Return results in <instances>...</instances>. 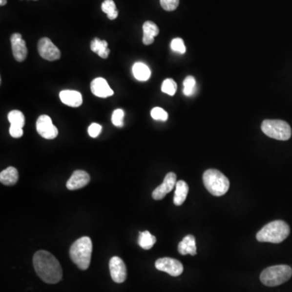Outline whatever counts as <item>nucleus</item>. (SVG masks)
<instances>
[{
  "label": "nucleus",
  "instance_id": "obj_1",
  "mask_svg": "<svg viewBox=\"0 0 292 292\" xmlns=\"http://www.w3.org/2000/svg\"><path fill=\"white\" fill-rule=\"evenodd\" d=\"M34 266L37 274L45 283L55 284L62 279V267L49 251H37L34 256Z\"/></svg>",
  "mask_w": 292,
  "mask_h": 292
},
{
  "label": "nucleus",
  "instance_id": "obj_2",
  "mask_svg": "<svg viewBox=\"0 0 292 292\" xmlns=\"http://www.w3.org/2000/svg\"><path fill=\"white\" fill-rule=\"evenodd\" d=\"M290 227L284 221L276 220L266 224L256 234L259 242L279 244L288 237Z\"/></svg>",
  "mask_w": 292,
  "mask_h": 292
},
{
  "label": "nucleus",
  "instance_id": "obj_3",
  "mask_svg": "<svg viewBox=\"0 0 292 292\" xmlns=\"http://www.w3.org/2000/svg\"><path fill=\"white\" fill-rule=\"evenodd\" d=\"M93 244L88 236L80 238L70 248V257L78 268L85 271L89 268L91 261Z\"/></svg>",
  "mask_w": 292,
  "mask_h": 292
},
{
  "label": "nucleus",
  "instance_id": "obj_4",
  "mask_svg": "<svg viewBox=\"0 0 292 292\" xmlns=\"http://www.w3.org/2000/svg\"><path fill=\"white\" fill-rule=\"evenodd\" d=\"M203 183L209 192L215 196L225 195L230 188L228 178L215 169H209L205 171Z\"/></svg>",
  "mask_w": 292,
  "mask_h": 292
},
{
  "label": "nucleus",
  "instance_id": "obj_5",
  "mask_svg": "<svg viewBox=\"0 0 292 292\" xmlns=\"http://www.w3.org/2000/svg\"><path fill=\"white\" fill-rule=\"evenodd\" d=\"M292 276V269L289 266L279 265L271 266L262 271L260 276L261 283L267 287H276L288 282Z\"/></svg>",
  "mask_w": 292,
  "mask_h": 292
},
{
  "label": "nucleus",
  "instance_id": "obj_6",
  "mask_svg": "<svg viewBox=\"0 0 292 292\" xmlns=\"http://www.w3.org/2000/svg\"><path fill=\"white\" fill-rule=\"evenodd\" d=\"M261 130L267 137L278 141H288L292 137L290 125L283 120H264L261 125Z\"/></svg>",
  "mask_w": 292,
  "mask_h": 292
},
{
  "label": "nucleus",
  "instance_id": "obj_7",
  "mask_svg": "<svg viewBox=\"0 0 292 292\" xmlns=\"http://www.w3.org/2000/svg\"><path fill=\"white\" fill-rule=\"evenodd\" d=\"M36 128L39 134L45 139H55L59 134L57 127L53 125L52 120L48 115H42L39 116L37 120Z\"/></svg>",
  "mask_w": 292,
  "mask_h": 292
},
{
  "label": "nucleus",
  "instance_id": "obj_8",
  "mask_svg": "<svg viewBox=\"0 0 292 292\" xmlns=\"http://www.w3.org/2000/svg\"><path fill=\"white\" fill-rule=\"evenodd\" d=\"M155 267L158 271L166 272L173 277H178L182 274L184 266L180 261L170 257L158 259L155 262Z\"/></svg>",
  "mask_w": 292,
  "mask_h": 292
},
{
  "label": "nucleus",
  "instance_id": "obj_9",
  "mask_svg": "<svg viewBox=\"0 0 292 292\" xmlns=\"http://www.w3.org/2000/svg\"><path fill=\"white\" fill-rule=\"evenodd\" d=\"M38 50L40 56L48 61L60 60L61 57L60 50L48 38H43L39 40Z\"/></svg>",
  "mask_w": 292,
  "mask_h": 292
},
{
  "label": "nucleus",
  "instance_id": "obj_10",
  "mask_svg": "<svg viewBox=\"0 0 292 292\" xmlns=\"http://www.w3.org/2000/svg\"><path fill=\"white\" fill-rule=\"evenodd\" d=\"M110 276L115 283H122L127 278V268L125 262L119 256H113L109 263Z\"/></svg>",
  "mask_w": 292,
  "mask_h": 292
},
{
  "label": "nucleus",
  "instance_id": "obj_11",
  "mask_svg": "<svg viewBox=\"0 0 292 292\" xmlns=\"http://www.w3.org/2000/svg\"><path fill=\"white\" fill-rule=\"evenodd\" d=\"M176 175L175 173H168L163 180V184L158 186L152 193L153 198L156 201H160L165 197L166 195L172 191L176 185Z\"/></svg>",
  "mask_w": 292,
  "mask_h": 292
},
{
  "label": "nucleus",
  "instance_id": "obj_12",
  "mask_svg": "<svg viewBox=\"0 0 292 292\" xmlns=\"http://www.w3.org/2000/svg\"><path fill=\"white\" fill-rule=\"evenodd\" d=\"M11 43H12V54L15 60L18 62L24 61L28 55V50H27L25 41L22 39L21 34H12L11 37Z\"/></svg>",
  "mask_w": 292,
  "mask_h": 292
},
{
  "label": "nucleus",
  "instance_id": "obj_13",
  "mask_svg": "<svg viewBox=\"0 0 292 292\" xmlns=\"http://www.w3.org/2000/svg\"><path fill=\"white\" fill-rule=\"evenodd\" d=\"M89 181H90V176L86 171L82 170H75L69 180H67L66 186L67 189L72 191L80 189L89 185Z\"/></svg>",
  "mask_w": 292,
  "mask_h": 292
},
{
  "label": "nucleus",
  "instance_id": "obj_14",
  "mask_svg": "<svg viewBox=\"0 0 292 292\" xmlns=\"http://www.w3.org/2000/svg\"><path fill=\"white\" fill-rule=\"evenodd\" d=\"M91 91L98 98H105L112 96L114 91L108 84L107 82L103 77H98L91 82Z\"/></svg>",
  "mask_w": 292,
  "mask_h": 292
},
{
  "label": "nucleus",
  "instance_id": "obj_15",
  "mask_svg": "<svg viewBox=\"0 0 292 292\" xmlns=\"http://www.w3.org/2000/svg\"><path fill=\"white\" fill-rule=\"evenodd\" d=\"M60 98L63 104L71 107H78L83 103L82 94L76 90H63L60 92Z\"/></svg>",
  "mask_w": 292,
  "mask_h": 292
},
{
  "label": "nucleus",
  "instance_id": "obj_16",
  "mask_svg": "<svg viewBox=\"0 0 292 292\" xmlns=\"http://www.w3.org/2000/svg\"><path fill=\"white\" fill-rule=\"evenodd\" d=\"M159 34V29L153 21L145 22L143 24V43L146 46L151 45L154 42V38Z\"/></svg>",
  "mask_w": 292,
  "mask_h": 292
},
{
  "label": "nucleus",
  "instance_id": "obj_17",
  "mask_svg": "<svg viewBox=\"0 0 292 292\" xmlns=\"http://www.w3.org/2000/svg\"><path fill=\"white\" fill-rule=\"evenodd\" d=\"M178 250L181 255L190 254L195 256L196 254V239L192 235H188L183 239L182 241L179 244Z\"/></svg>",
  "mask_w": 292,
  "mask_h": 292
},
{
  "label": "nucleus",
  "instance_id": "obj_18",
  "mask_svg": "<svg viewBox=\"0 0 292 292\" xmlns=\"http://www.w3.org/2000/svg\"><path fill=\"white\" fill-rule=\"evenodd\" d=\"M188 185L184 180H180L175 185V196H174V204L175 206H180L184 204L187 198L188 193Z\"/></svg>",
  "mask_w": 292,
  "mask_h": 292
},
{
  "label": "nucleus",
  "instance_id": "obj_19",
  "mask_svg": "<svg viewBox=\"0 0 292 292\" xmlns=\"http://www.w3.org/2000/svg\"><path fill=\"white\" fill-rule=\"evenodd\" d=\"M18 177V170L13 167H9L0 173V182L7 186H12L17 184Z\"/></svg>",
  "mask_w": 292,
  "mask_h": 292
},
{
  "label": "nucleus",
  "instance_id": "obj_20",
  "mask_svg": "<svg viewBox=\"0 0 292 292\" xmlns=\"http://www.w3.org/2000/svg\"><path fill=\"white\" fill-rule=\"evenodd\" d=\"M90 49L93 52L96 53L98 56H100L103 59H107L110 55V50L108 48L107 42L105 40H100L98 38H95L91 42Z\"/></svg>",
  "mask_w": 292,
  "mask_h": 292
},
{
  "label": "nucleus",
  "instance_id": "obj_21",
  "mask_svg": "<svg viewBox=\"0 0 292 292\" xmlns=\"http://www.w3.org/2000/svg\"><path fill=\"white\" fill-rule=\"evenodd\" d=\"M132 73L135 78L140 82H146L150 78V69L144 63H136L132 67Z\"/></svg>",
  "mask_w": 292,
  "mask_h": 292
},
{
  "label": "nucleus",
  "instance_id": "obj_22",
  "mask_svg": "<svg viewBox=\"0 0 292 292\" xmlns=\"http://www.w3.org/2000/svg\"><path fill=\"white\" fill-rule=\"evenodd\" d=\"M138 243L142 249L148 250V249H152L155 244L156 237L153 236L148 230H145L143 232L140 233Z\"/></svg>",
  "mask_w": 292,
  "mask_h": 292
},
{
  "label": "nucleus",
  "instance_id": "obj_23",
  "mask_svg": "<svg viewBox=\"0 0 292 292\" xmlns=\"http://www.w3.org/2000/svg\"><path fill=\"white\" fill-rule=\"evenodd\" d=\"M102 10L103 12H105L107 15L108 18L110 20H115L117 18L118 12L117 8L115 2L113 0H105L102 3Z\"/></svg>",
  "mask_w": 292,
  "mask_h": 292
},
{
  "label": "nucleus",
  "instance_id": "obj_24",
  "mask_svg": "<svg viewBox=\"0 0 292 292\" xmlns=\"http://www.w3.org/2000/svg\"><path fill=\"white\" fill-rule=\"evenodd\" d=\"M7 119H8V121H9L11 125L23 127L24 126V124H25L24 114L18 110L10 111L9 114L7 115Z\"/></svg>",
  "mask_w": 292,
  "mask_h": 292
},
{
  "label": "nucleus",
  "instance_id": "obj_25",
  "mask_svg": "<svg viewBox=\"0 0 292 292\" xmlns=\"http://www.w3.org/2000/svg\"><path fill=\"white\" fill-rule=\"evenodd\" d=\"M195 91H196V80L192 76H188L184 81V90H183L184 94L188 97L192 96Z\"/></svg>",
  "mask_w": 292,
  "mask_h": 292
},
{
  "label": "nucleus",
  "instance_id": "obj_26",
  "mask_svg": "<svg viewBox=\"0 0 292 292\" xmlns=\"http://www.w3.org/2000/svg\"><path fill=\"white\" fill-rule=\"evenodd\" d=\"M176 90H177V84L174 80L168 78L163 82L162 91L163 93H165L170 96H173L176 93Z\"/></svg>",
  "mask_w": 292,
  "mask_h": 292
},
{
  "label": "nucleus",
  "instance_id": "obj_27",
  "mask_svg": "<svg viewBox=\"0 0 292 292\" xmlns=\"http://www.w3.org/2000/svg\"><path fill=\"white\" fill-rule=\"evenodd\" d=\"M124 119H125V112H124L122 109H116L113 112L111 121H112L113 125L116 126V127H122L124 126V125H125Z\"/></svg>",
  "mask_w": 292,
  "mask_h": 292
},
{
  "label": "nucleus",
  "instance_id": "obj_28",
  "mask_svg": "<svg viewBox=\"0 0 292 292\" xmlns=\"http://www.w3.org/2000/svg\"><path fill=\"white\" fill-rule=\"evenodd\" d=\"M170 48L173 51L181 54V55L186 52V46H185V42L180 38L173 39L170 43Z\"/></svg>",
  "mask_w": 292,
  "mask_h": 292
},
{
  "label": "nucleus",
  "instance_id": "obj_29",
  "mask_svg": "<svg viewBox=\"0 0 292 292\" xmlns=\"http://www.w3.org/2000/svg\"><path fill=\"white\" fill-rule=\"evenodd\" d=\"M151 116L153 120H160V121H167L168 119V113L163 108L154 107L151 110Z\"/></svg>",
  "mask_w": 292,
  "mask_h": 292
},
{
  "label": "nucleus",
  "instance_id": "obj_30",
  "mask_svg": "<svg viewBox=\"0 0 292 292\" xmlns=\"http://www.w3.org/2000/svg\"><path fill=\"white\" fill-rule=\"evenodd\" d=\"M160 3L163 9L171 12L177 8L180 0H160Z\"/></svg>",
  "mask_w": 292,
  "mask_h": 292
},
{
  "label": "nucleus",
  "instance_id": "obj_31",
  "mask_svg": "<svg viewBox=\"0 0 292 292\" xmlns=\"http://www.w3.org/2000/svg\"><path fill=\"white\" fill-rule=\"evenodd\" d=\"M102 128L103 127L100 125H98L97 123H93L88 128L89 136L93 137V138H96L102 132Z\"/></svg>",
  "mask_w": 292,
  "mask_h": 292
},
{
  "label": "nucleus",
  "instance_id": "obj_32",
  "mask_svg": "<svg viewBox=\"0 0 292 292\" xmlns=\"http://www.w3.org/2000/svg\"><path fill=\"white\" fill-rule=\"evenodd\" d=\"M9 133L13 138H20V137H21L23 134H24L23 127L15 126V125H11L9 127Z\"/></svg>",
  "mask_w": 292,
  "mask_h": 292
},
{
  "label": "nucleus",
  "instance_id": "obj_33",
  "mask_svg": "<svg viewBox=\"0 0 292 292\" xmlns=\"http://www.w3.org/2000/svg\"><path fill=\"white\" fill-rule=\"evenodd\" d=\"M7 3V0H0V5L1 6H4Z\"/></svg>",
  "mask_w": 292,
  "mask_h": 292
},
{
  "label": "nucleus",
  "instance_id": "obj_34",
  "mask_svg": "<svg viewBox=\"0 0 292 292\" xmlns=\"http://www.w3.org/2000/svg\"><path fill=\"white\" fill-rule=\"evenodd\" d=\"M34 1H37V0H34Z\"/></svg>",
  "mask_w": 292,
  "mask_h": 292
}]
</instances>
